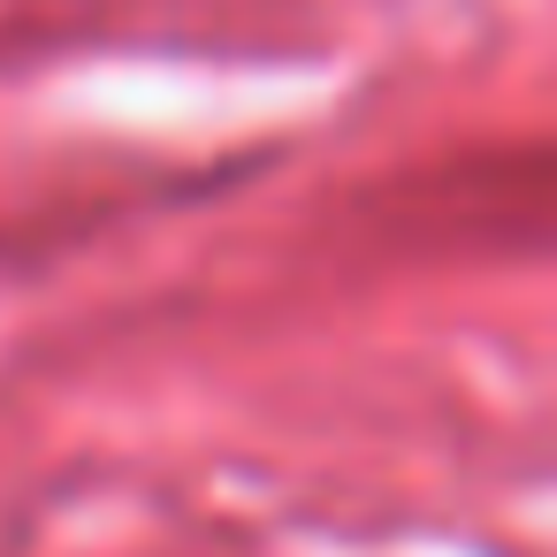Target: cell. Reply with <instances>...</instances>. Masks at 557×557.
I'll list each match as a JSON object with an SVG mask.
<instances>
[]
</instances>
